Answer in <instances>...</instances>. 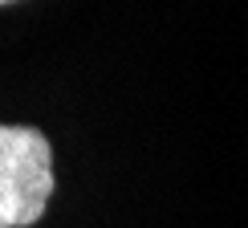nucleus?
I'll use <instances>...</instances> for the list:
<instances>
[{
	"label": "nucleus",
	"instance_id": "f257e3e1",
	"mask_svg": "<svg viewBox=\"0 0 248 228\" xmlns=\"http://www.w3.org/2000/svg\"><path fill=\"white\" fill-rule=\"evenodd\" d=\"M53 195V147L37 127L0 122V228L37 224Z\"/></svg>",
	"mask_w": 248,
	"mask_h": 228
},
{
	"label": "nucleus",
	"instance_id": "f03ea898",
	"mask_svg": "<svg viewBox=\"0 0 248 228\" xmlns=\"http://www.w3.org/2000/svg\"><path fill=\"white\" fill-rule=\"evenodd\" d=\"M0 4H13V0H0Z\"/></svg>",
	"mask_w": 248,
	"mask_h": 228
}]
</instances>
